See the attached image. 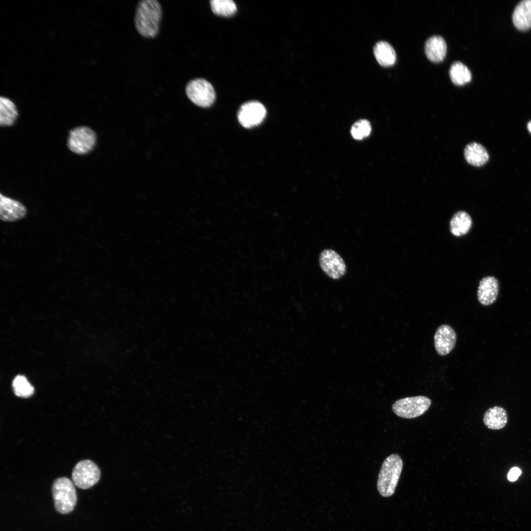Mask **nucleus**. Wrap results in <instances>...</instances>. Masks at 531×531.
I'll return each instance as SVG.
<instances>
[{"label":"nucleus","instance_id":"obj_18","mask_svg":"<svg viewBox=\"0 0 531 531\" xmlns=\"http://www.w3.org/2000/svg\"><path fill=\"white\" fill-rule=\"evenodd\" d=\"M375 57L379 63L383 66H389L396 62V55L393 47L387 42L381 41L374 48Z\"/></svg>","mask_w":531,"mask_h":531},{"label":"nucleus","instance_id":"obj_11","mask_svg":"<svg viewBox=\"0 0 531 531\" xmlns=\"http://www.w3.org/2000/svg\"><path fill=\"white\" fill-rule=\"evenodd\" d=\"M0 218L5 222H13L24 218L27 209L21 202L3 195H0Z\"/></svg>","mask_w":531,"mask_h":531},{"label":"nucleus","instance_id":"obj_24","mask_svg":"<svg viewBox=\"0 0 531 531\" xmlns=\"http://www.w3.org/2000/svg\"><path fill=\"white\" fill-rule=\"evenodd\" d=\"M521 474V470L517 467L512 468L509 472L507 478L510 481H514L517 479Z\"/></svg>","mask_w":531,"mask_h":531},{"label":"nucleus","instance_id":"obj_21","mask_svg":"<svg viewBox=\"0 0 531 531\" xmlns=\"http://www.w3.org/2000/svg\"><path fill=\"white\" fill-rule=\"evenodd\" d=\"M210 3L213 12L218 15L229 16L236 11V6L231 0H212Z\"/></svg>","mask_w":531,"mask_h":531},{"label":"nucleus","instance_id":"obj_17","mask_svg":"<svg viewBox=\"0 0 531 531\" xmlns=\"http://www.w3.org/2000/svg\"><path fill=\"white\" fill-rule=\"evenodd\" d=\"M472 223V218L468 213L458 211L453 214L450 220V231L456 236H464L470 230Z\"/></svg>","mask_w":531,"mask_h":531},{"label":"nucleus","instance_id":"obj_7","mask_svg":"<svg viewBox=\"0 0 531 531\" xmlns=\"http://www.w3.org/2000/svg\"><path fill=\"white\" fill-rule=\"evenodd\" d=\"M100 471L98 467L89 460H83L76 464L72 473L74 484L78 487L86 489L94 485L99 480Z\"/></svg>","mask_w":531,"mask_h":531},{"label":"nucleus","instance_id":"obj_13","mask_svg":"<svg viewBox=\"0 0 531 531\" xmlns=\"http://www.w3.org/2000/svg\"><path fill=\"white\" fill-rule=\"evenodd\" d=\"M447 50L444 38L439 35L429 37L425 44V53L427 58L432 62H439L444 59Z\"/></svg>","mask_w":531,"mask_h":531},{"label":"nucleus","instance_id":"obj_9","mask_svg":"<svg viewBox=\"0 0 531 531\" xmlns=\"http://www.w3.org/2000/svg\"><path fill=\"white\" fill-rule=\"evenodd\" d=\"M266 115L264 106L258 101L243 104L237 114L238 120L244 127L249 128L259 124Z\"/></svg>","mask_w":531,"mask_h":531},{"label":"nucleus","instance_id":"obj_2","mask_svg":"<svg viewBox=\"0 0 531 531\" xmlns=\"http://www.w3.org/2000/svg\"><path fill=\"white\" fill-rule=\"evenodd\" d=\"M402 467V460L397 454H392L384 460L377 481V489L382 496L388 497L394 494Z\"/></svg>","mask_w":531,"mask_h":531},{"label":"nucleus","instance_id":"obj_4","mask_svg":"<svg viewBox=\"0 0 531 531\" xmlns=\"http://www.w3.org/2000/svg\"><path fill=\"white\" fill-rule=\"evenodd\" d=\"M431 400L424 396L406 397L397 400L392 406L393 412L404 418H413L423 414L429 409Z\"/></svg>","mask_w":531,"mask_h":531},{"label":"nucleus","instance_id":"obj_15","mask_svg":"<svg viewBox=\"0 0 531 531\" xmlns=\"http://www.w3.org/2000/svg\"><path fill=\"white\" fill-rule=\"evenodd\" d=\"M507 420V414L505 409L497 406L488 409L485 412L483 419L485 425L493 430L503 428Z\"/></svg>","mask_w":531,"mask_h":531},{"label":"nucleus","instance_id":"obj_1","mask_svg":"<svg viewBox=\"0 0 531 531\" xmlns=\"http://www.w3.org/2000/svg\"><path fill=\"white\" fill-rule=\"evenodd\" d=\"M162 16V8L157 0L139 1L134 16V23L137 31L146 38L156 37L159 32Z\"/></svg>","mask_w":531,"mask_h":531},{"label":"nucleus","instance_id":"obj_3","mask_svg":"<svg viewBox=\"0 0 531 531\" xmlns=\"http://www.w3.org/2000/svg\"><path fill=\"white\" fill-rule=\"evenodd\" d=\"M52 492L57 511L66 514L74 509L77 496L74 484L69 478L63 477L56 479L53 483Z\"/></svg>","mask_w":531,"mask_h":531},{"label":"nucleus","instance_id":"obj_14","mask_svg":"<svg viewBox=\"0 0 531 531\" xmlns=\"http://www.w3.org/2000/svg\"><path fill=\"white\" fill-rule=\"evenodd\" d=\"M512 20L518 29L525 30L531 28V0H522L517 5Z\"/></svg>","mask_w":531,"mask_h":531},{"label":"nucleus","instance_id":"obj_10","mask_svg":"<svg viewBox=\"0 0 531 531\" xmlns=\"http://www.w3.org/2000/svg\"><path fill=\"white\" fill-rule=\"evenodd\" d=\"M456 339V333L451 326L447 324L440 326L434 337L436 352L441 356L447 355L454 349Z\"/></svg>","mask_w":531,"mask_h":531},{"label":"nucleus","instance_id":"obj_5","mask_svg":"<svg viewBox=\"0 0 531 531\" xmlns=\"http://www.w3.org/2000/svg\"><path fill=\"white\" fill-rule=\"evenodd\" d=\"M96 142V135L92 129L88 126H78L70 131L67 146L76 154H85L93 149Z\"/></svg>","mask_w":531,"mask_h":531},{"label":"nucleus","instance_id":"obj_20","mask_svg":"<svg viewBox=\"0 0 531 531\" xmlns=\"http://www.w3.org/2000/svg\"><path fill=\"white\" fill-rule=\"evenodd\" d=\"M449 76L452 82L458 86L464 85L472 79L470 70L460 61H456L451 65L449 69Z\"/></svg>","mask_w":531,"mask_h":531},{"label":"nucleus","instance_id":"obj_22","mask_svg":"<svg viewBox=\"0 0 531 531\" xmlns=\"http://www.w3.org/2000/svg\"><path fill=\"white\" fill-rule=\"evenodd\" d=\"M12 387L15 394L19 397L27 398L33 393L34 388L25 377L17 376L13 381Z\"/></svg>","mask_w":531,"mask_h":531},{"label":"nucleus","instance_id":"obj_6","mask_svg":"<svg viewBox=\"0 0 531 531\" xmlns=\"http://www.w3.org/2000/svg\"><path fill=\"white\" fill-rule=\"evenodd\" d=\"M188 98L193 103L201 107L210 106L215 99V92L211 84L203 78L189 81L185 88Z\"/></svg>","mask_w":531,"mask_h":531},{"label":"nucleus","instance_id":"obj_25","mask_svg":"<svg viewBox=\"0 0 531 531\" xmlns=\"http://www.w3.org/2000/svg\"><path fill=\"white\" fill-rule=\"evenodd\" d=\"M527 128L529 131L531 133V121H529L527 124Z\"/></svg>","mask_w":531,"mask_h":531},{"label":"nucleus","instance_id":"obj_19","mask_svg":"<svg viewBox=\"0 0 531 531\" xmlns=\"http://www.w3.org/2000/svg\"><path fill=\"white\" fill-rule=\"evenodd\" d=\"M18 116L15 104L9 98H0V125L1 126H10L14 124Z\"/></svg>","mask_w":531,"mask_h":531},{"label":"nucleus","instance_id":"obj_8","mask_svg":"<svg viewBox=\"0 0 531 531\" xmlns=\"http://www.w3.org/2000/svg\"><path fill=\"white\" fill-rule=\"evenodd\" d=\"M320 266L329 277L337 280L342 277L346 272V266L342 258L335 251L326 249L320 253Z\"/></svg>","mask_w":531,"mask_h":531},{"label":"nucleus","instance_id":"obj_23","mask_svg":"<svg viewBox=\"0 0 531 531\" xmlns=\"http://www.w3.org/2000/svg\"><path fill=\"white\" fill-rule=\"evenodd\" d=\"M371 131V126L366 119H360L355 122L352 126L351 133L356 140H360L368 137Z\"/></svg>","mask_w":531,"mask_h":531},{"label":"nucleus","instance_id":"obj_12","mask_svg":"<svg viewBox=\"0 0 531 531\" xmlns=\"http://www.w3.org/2000/svg\"><path fill=\"white\" fill-rule=\"evenodd\" d=\"M499 292V283L493 276L483 278L479 282L477 290V298L479 302L484 306L493 303L496 300Z\"/></svg>","mask_w":531,"mask_h":531},{"label":"nucleus","instance_id":"obj_16","mask_svg":"<svg viewBox=\"0 0 531 531\" xmlns=\"http://www.w3.org/2000/svg\"><path fill=\"white\" fill-rule=\"evenodd\" d=\"M464 156L470 164L480 167L484 165L489 159V154L486 148L481 144L472 142L465 148Z\"/></svg>","mask_w":531,"mask_h":531}]
</instances>
